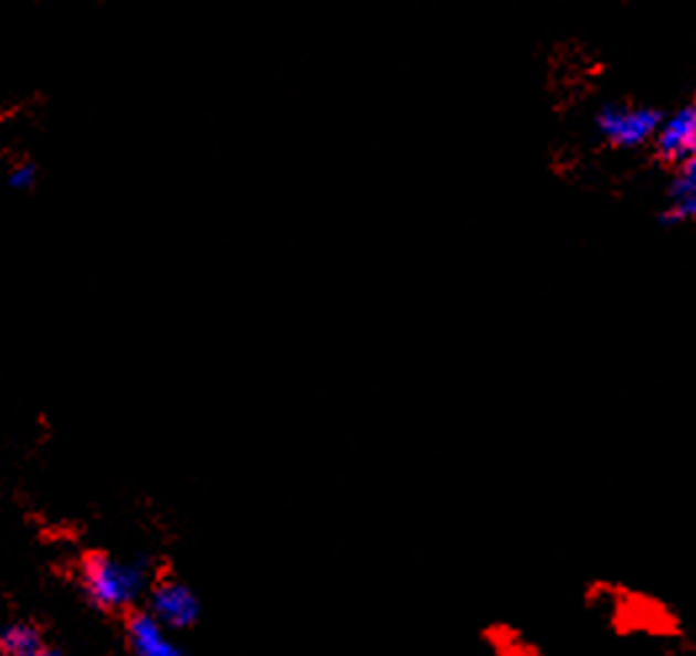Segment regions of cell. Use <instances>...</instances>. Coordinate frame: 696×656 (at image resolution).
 Here are the masks:
<instances>
[{
  "label": "cell",
  "mask_w": 696,
  "mask_h": 656,
  "mask_svg": "<svg viewBox=\"0 0 696 656\" xmlns=\"http://www.w3.org/2000/svg\"><path fill=\"white\" fill-rule=\"evenodd\" d=\"M149 582L146 561H123L115 556L93 553L83 561V585L93 604L102 609H125L144 593Z\"/></svg>",
  "instance_id": "1"
},
{
  "label": "cell",
  "mask_w": 696,
  "mask_h": 656,
  "mask_svg": "<svg viewBox=\"0 0 696 656\" xmlns=\"http://www.w3.org/2000/svg\"><path fill=\"white\" fill-rule=\"evenodd\" d=\"M665 109L652 104L604 102L593 112V130L612 149L635 151L652 146Z\"/></svg>",
  "instance_id": "2"
},
{
  "label": "cell",
  "mask_w": 696,
  "mask_h": 656,
  "mask_svg": "<svg viewBox=\"0 0 696 656\" xmlns=\"http://www.w3.org/2000/svg\"><path fill=\"white\" fill-rule=\"evenodd\" d=\"M648 149L671 170L696 159V104L688 102L678 109L665 112Z\"/></svg>",
  "instance_id": "3"
},
{
  "label": "cell",
  "mask_w": 696,
  "mask_h": 656,
  "mask_svg": "<svg viewBox=\"0 0 696 656\" xmlns=\"http://www.w3.org/2000/svg\"><path fill=\"white\" fill-rule=\"evenodd\" d=\"M151 617L162 627L183 631L199 620V599L186 582L162 580L151 593Z\"/></svg>",
  "instance_id": "4"
},
{
  "label": "cell",
  "mask_w": 696,
  "mask_h": 656,
  "mask_svg": "<svg viewBox=\"0 0 696 656\" xmlns=\"http://www.w3.org/2000/svg\"><path fill=\"white\" fill-rule=\"evenodd\" d=\"M696 215V159L671 170L665 189V207L657 212V223L665 228L684 225Z\"/></svg>",
  "instance_id": "5"
},
{
  "label": "cell",
  "mask_w": 696,
  "mask_h": 656,
  "mask_svg": "<svg viewBox=\"0 0 696 656\" xmlns=\"http://www.w3.org/2000/svg\"><path fill=\"white\" fill-rule=\"evenodd\" d=\"M127 635H130V646L136 656H186L176 641L167 638L165 627L146 612L133 614Z\"/></svg>",
  "instance_id": "6"
},
{
  "label": "cell",
  "mask_w": 696,
  "mask_h": 656,
  "mask_svg": "<svg viewBox=\"0 0 696 656\" xmlns=\"http://www.w3.org/2000/svg\"><path fill=\"white\" fill-rule=\"evenodd\" d=\"M0 652L6 656H30L40 652V638L35 627L11 625L0 633Z\"/></svg>",
  "instance_id": "7"
},
{
  "label": "cell",
  "mask_w": 696,
  "mask_h": 656,
  "mask_svg": "<svg viewBox=\"0 0 696 656\" xmlns=\"http://www.w3.org/2000/svg\"><path fill=\"white\" fill-rule=\"evenodd\" d=\"M11 186L13 189H30L35 183V167L32 165H17L11 170Z\"/></svg>",
  "instance_id": "8"
},
{
  "label": "cell",
  "mask_w": 696,
  "mask_h": 656,
  "mask_svg": "<svg viewBox=\"0 0 696 656\" xmlns=\"http://www.w3.org/2000/svg\"><path fill=\"white\" fill-rule=\"evenodd\" d=\"M30 656H59V654H53V652H35V654H30Z\"/></svg>",
  "instance_id": "9"
}]
</instances>
